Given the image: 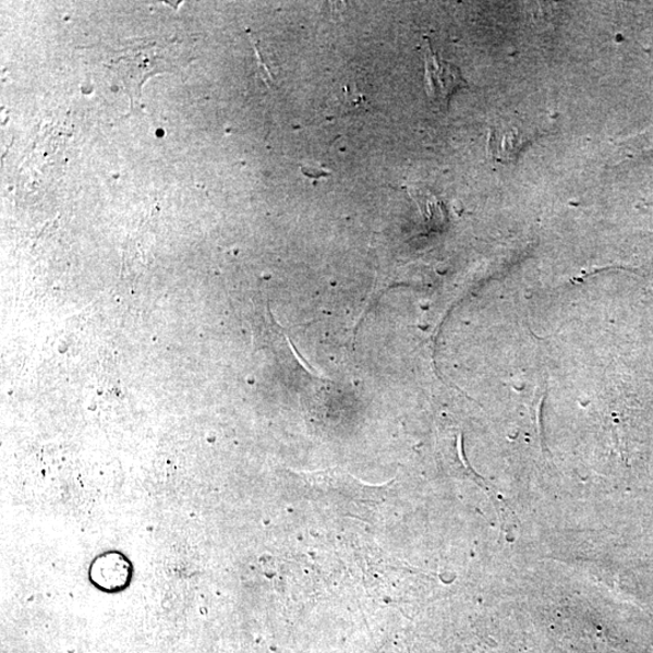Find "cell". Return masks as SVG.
Instances as JSON below:
<instances>
[{
    "mask_svg": "<svg viewBox=\"0 0 653 653\" xmlns=\"http://www.w3.org/2000/svg\"><path fill=\"white\" fill-rule=\"evenodd\" d=\"M425 84L431 99L442 108H447L450 96L458 88L468 86L461 72L451 62L442 60L428 38H425Z\"/></svg>",
    "mask_w": 653,
    "mask_h": 653,
    "instance_id": "7a4b0ae2",
    "label": "cell"
},
{
    "mask_svg": "<svg viewBox=\"0 0 653 653\" xmlns=\"http://www.w3.org/2000/svg\"><path fill=\"white\" fill-rule=\"evenodd\" d=\"M88 578L106 593H118L128 589L132 579V564L120 552H107L92 564Z\"/></svg>",
    "mask_w": 653,
    "mask_h": 653,
    "instance_id": "3957f363",
    "label": "cell"
},
{
    "mask_svg": "<svg viewBox=\"0 0 653 653\" xmlns=\"http://www.w3.org/2000/svg\"><path fill=\"white\" fill-rule=\"evenodd\" d=\"M523 146V136L516 130L492 132L491 152L496 160L512 161Z\"/></svg>",
    "mask_w": 653,
    "mask_h": 653,
    "instance_id": "277c9868",
    "label": "cell"
},
{
    "mask_svg": "<svg viewBox=\"0 0 653 653\" xmlns=\"http://www.w3.org/2000/svg\"><path fill=\"white\" fill-rule=\"evenodd\" d=\"M172 47L170 44H148L140 46L137 50H131L124 57L110 63V70L116 72L123 81L132 104L140 98L143 82L148 76L164 71H170L179 60L172 59Z\"/></svg>",
    "mask_w": 653,
    "mask_h": 653,
    "instance_id": "6da1fadb",
    "label": "cell"
}]
</instances>
